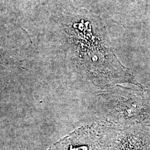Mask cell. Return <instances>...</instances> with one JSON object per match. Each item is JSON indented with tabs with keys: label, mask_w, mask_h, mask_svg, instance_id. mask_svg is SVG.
<instances>
[{
	"label": "cell",
	"mask_w": 150,
	"mask_h": 150,
	"mask_svg": "<svg viewBox=\"0 0 150 150\" xmlns=\"http://www.w3.org/2000/svg\"><path fill=\"white\" fill-rule=\"evenodd\" d=\"M129 90L120 86L101 97L106 103L108 118L118 125H134V123L139 120V116L144 110L141 100Z\"/></svg>",
	"instance_id": "cell-1"
},
{
	"label": "cell",
	"mask_w": 150,
	"mask_h": 150,
	"mask_svg": "<svg viewBox=\"0 0 150 150\" xmlns=\"http://www.w3.org/2000/svg\"><path fill=\"white\" fill-rule=\"evenodd\" d=\"M105 150H150V132L136 125L103 123Z\"/></svg>",
	"instance_id": "cell-2"
},
{
	"label": "cell",
	"mask_w": 150,
	"mask_h": 150,
	"mask_svg": "<svg viewBox=\"0 0 150 150\" xmlns=\"http://www.w3.org/2000/svg\"><path fill=\"white\" fill-rule=\"evenodd\" d=\"M48 150H105L103 123L80 127Z\"/></svg>",
	"instance_id": "cell-3"
}]
</instances>
